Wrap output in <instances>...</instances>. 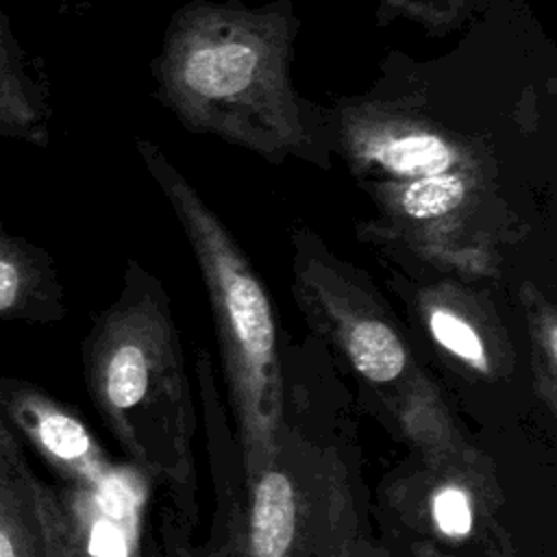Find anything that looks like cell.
<instances>
[{
	"mask_svg": "<svg viewBox=\"0 0 557 557\" xmlns=\"http://www.w3.org/2000/svg\"><path fill=\"white\" fill-rule=\"evenodd\" d=\"M87 394L128 463L196 522V405L170 300L131 263L117 298L81 346Z\"/></svg>",
	"mask_w": 557,
	"mask_h": 557,
	"instance_id": "2",
	"label": "cell"
},
{
	"mask_svg": "<svg viewBox=\"0 0 557 557\" xmlns=\"http://www.w3.org/2000/svg\"><path fill=\"white\" fill-rule=\"evenodd\" d=\"M368 187L379 205V220L366 226L368 239L466 278L498 272L505 211L494 202L487 163Z\"/></svg>",
	"mask_w": 557,
	"mask_h": 557,
	"instance_id": "5",
	"label": "cell"
},
{
	"mask_svg": "<svg viewBox=\"0 0 557 557\" xmlns=\"http://www.w3.org/2000/svg\"><path fill=\"white\" fill-rule=\"evenodd\" d=\"M520 302L527 318L531 383L546 411L557 409V311L546 294L531 281L520 287Z\"/></svg>",
	"mask_w": 557,
	"mask_h": 557,
	"instance_id": "15",
	"label": "cell"
},
{
	"mask_svg": "<svg viewBox=\"0 0 557 557\" xmlns=\"http://www.w3.org/2000/svg\"><path fill=\"white\" fill-rule=\"evenodd\" d=\"M0 135L44 146L46 113L35 83L28 78L4 17L0 15Z\"/></svg>",
	"mask_w": 557,
	"mask_h": 557,
	"instance_id": "14",
	"label": "cell"
},
{
	"mask_svg": "<svg viewBox=\"0 0 557 557\" xmlns=\"http://www.w3.org/2000/svg\"><path fill=\"white\" fill-rule=\"evenodd\" d=\"M348 557H398V553L394 550V546L389 542L379 540L372 533H368L355 544V548L350 550Z\"/></svg>",
	"mask_w": 557,
	"mask_h": 557,
	"instance_id": "18",
	"label": "cell"
},
{
	"mask_svg": "<svg viewBox=\"0 0 557 557\" xmlns=\"http://www.w3.org/2000/svg\"><path fill=\"white\" fill-rule=\"evenodd\" d=\"M413 307L433 346L461 372L483 381L511 372L509 335L479 294L444 281L420 289Z\"/></svg>",
	"mask_w": 557,
	"mask_h": 557,
	"instance_id": "11",
	"label": "cell"
},
{
	"mask_svg": "<svg viewBox=\"0 0 557 557\" xmlns=\"http://www.w3.org/2000/svg\"><path fill=\"white\" fill-rule=\"evenodd\" d=\"M65 315V292L52 257L7 233L0 222V320L54 324Z\"/></svg>",
	"mask_w": 557,
	"mask_h": 557,
	"instance_id": "13",
	"label": "cell"
},
{
	"mask_svg": "<svg viewBox=\"0 0 557 557\" xmlns=\"http://www.w3.org/2000/svg\"><path fill=\"white\" fill-rule=\"evenodd\" d=\"M292 289L313 333L383 407L424 372L372 285L307 231L294 235Z\"/></svg>",
	"mask_w": 557,
	"mask_h": 557,
	"instance_id": "6",
	"label": "cell"
},
{
	"mask_svg": "<svg viewBox=\"0 0 557 557\" xmlns=\"http://www.w3.org/2000/svg\"><path fill=\"white\" fill-rule=\"evenodd\" d=\"M146 481L131 463H115L96 485H57L83 557H139V518Z\"/></svg>",
	"mask_w": 557,
	"mask_h": 557,
	"instance_id": "12",
	"label": "cell"
},
{
	"mask_svg": "<svg viewBox=\"0 0 557 557\" xmlns=\"http://www.w3.org/2000/svg\"><path fill=\"white\" fill-rule=\"evenodd\" d=\"M387 527L409 542H429L459 557H511L500 522L503 492L494 463L411 459L379 492Z\"/></svg>",
	"mask_w": 557,
	"mask_h": 557,
	"instance_id": "7",
	"label": "cell"
},
{
	"mask_svg": "<svg viewBox=\"0 0 557 557\" xmlns=\"http://www.w3.org/2000/svg\"><path fill=\"white\" fill-rule=\"evenodd\" d=\"M289 15L278 7L196 2L168 28L157 78L178 120L281 161L309 154L311 137L289 83Z\"/></svg>",
	"mask_w": 557,
	"mask_h": 557,
	"instance_id": "3",
	"label": "cell"
},
{
	"mask_svg": "<svg viewBox=\"0 0 557 557\" xmlns=\"http://www.w3.org/2000/svg\"><path fill=\"white\" fill-rule=\"evenodd\" d=\"M407 557H459L444 548H437L429 542H409L407 544Z\"/></svg>",
	"mask_w": 557,
	"mask_h": 557,
	"instance_id": "19",
	"label": "cell"
},
{
	"mask_svg": "<svg viewBox=\"0 0 557 557\" xmlns=\"http://www.w3.org/2000/svg\"><path fill=\"white\" fill-rule=\"evenodd\" d=\"M187 522L181 518H170L163 524V542H161V555L159 557H187L191 542L185 533Z\"/></svg>",
	"mask_w": 557,
	"mask_h": 557,
	"instance_id": "17",
	"label": "cell"
},
{
	"mask_svg": "<svg viewBox=\"0 0 557 557\" xmlns=\"http://www.w3.org/2000/svg\"><path fill=\"white\" fill-rule=\"evenodd\" d=\"M144 159L170 200L205 281L224 366L242 474L272 453L283 413V352L268 292L228 228L165 157L141 144Z\"/></svg>",
	"mask_w": 557,
	"mask_h": 557,
	"instance_id": "4",
	"label": "cell"
},
{
	"mask_svg": "<svg viewBox=\"0 0 557 557\" xmlns=\"http://www.w3.org/2000/svg\"><path fill=\"white\" fill-rule=\"evenodd\" d=\"M387 15H403L433 33L457 28L470 11L472 0H379Z\"/></svg>",
	"mask_w": 557,
	"mask_h": 557,
	"instance_id": "16",
	"label": "cell"
},
{
	"mask_svg": "<svg viewBox=\"0 0 557 557\" xmlns=\"http://www.w3.org/2000/svg\"><path fill=\"white\" fill-rule=\"evenodd\" d=\"M0 557H83L57 485L30 466L0 420Z\"/></svg>",
	"mask_w": 557,
	"mask_h": 557,
	"instance_id": "10",
	"label": "cell"
},
{
	"mask_svg": "<svg viewBox=\"0 0 557 557\" xmlns=\"http://www.w3.org/2000/svg\"><path fill=\"white\" fill-rule=\"evenodd\" d=\"M0 420L63 485H96L115 466L74 409L26 379L0 374Z\"/></svg>",
	"mask_w": 557,
	"mask_h": 557,
	"instance_id": "9",
	"label": "cell"
},
{
	"mask_svg": "<svg viewBox=\"0 0 557 557\" xmlns=\"http://www.w3.org/2000/svg\"><path fill=\"white\" fill-rule=\"evenodd\" d=\"M283 355V413L265 463L242 481L244 557H348L370 533V500L350 403L311 355Z\"/></svg>",
	"mask_w": 557,
	"mask_h": 557,
	"instance_id": "1",
	"label": "cell"
},
{
	"mask_svg": "<svg viewBox=\"0 0 557 557\" xmlns=\"http://www.w3.org/2000/svg\"><path fill=\"white\" fill-rule=\"evenodd\" d=\"M342 150L357 176L372 181H411L487 163L479 148L420 113L357 102L339 115Z\"/></svg>",
	"mask_w": 557,
	"mask_h": 557,
	"instance_id": "8",
	"label": "cell"
}]
</instances>
